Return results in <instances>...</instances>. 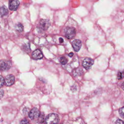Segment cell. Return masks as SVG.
I'll return each mask as SVG.
<instances>
[{
	"mask_svg": "<svg viewBox=\"0 0 124 124\" xmlns=\"http://www.w3.org/2000/svg\"><path fill=\"white\" fill-rule=\"evenodd\" d=\"M60 120L58 114L54 113L49 114L45 119L46 124H58Z\"/></svg>",
	"mask_w": 124,
	"mask_h": 124,
	"instance_id": "cell-1",
	"label": "cell"
},
{
	"mask_svg": "<svg viewBox=\"0 0 124 124\" xmlns=\"http://www.w3.org/2000/svg\"><path fill=\"white\" fill-rule=\"evenodd\" d=\"M64 33L65 37L69 39H71L73 38L76 34V30L73 27H66L64 30Z\"/></svg>",
	"mask_w": 124,
	"mask_h": 124,
	"instance_id": "cell-2",
	"label": "cell"
},
{
	"mask_svg": "<svg viewBox=\"0 0 124 124\" xmlns=\"http://www.w3.org/2000/svg\"><path fill=\"white\" fill-rule=\"evenodd\" d=\"M93 63L94 61L92 59L90 58H86L82 62V66L85 69L88 70L92 67Z\"/></svg>",
	"mask_w": 124,
	"mask_h": 124,
	"instance_id": "cell-3",
	"label": "cell"
},
{
	"mask_svg": "<svg viewBox=\"0 0 124 124\" xmlns=\"http://www.w3.org/2000/svg\"><path fill=\"white\" fill-rule=\"evenodd\" d=\"M11 63L10 61L1 60H0V70L5 71L10 68Z\"/></svg>",
	"mask_w": 124,
	"mask_h": 124,
	"instance_id": "cell-4",
	"label": "cell"
},
{
	"mask_svg": "<svg viewBox=\"0 0 124 124\" xmlns=\"http://www.w3.org/2000/svg\"><path fill=\"white\" fill-rule=\"evenodd\" d=\"M40 111L36 108H33L29 113V117L31 120L38 118L40 115Z\"/></svg>",
	"mask_w": 124,
	"mask_h": 124,
	"instance_id": "cell-5",
	"label": "cell"
},
{
	"mask_svg": "<svg viewBox=\"0 0 124 124\" xmlns=\"http://www.w3.org/2000/svg\"><path fill=\"white\" fill-rule=\"evenodd\" d=\"M19 5V1L18 0H9V8L11 11H16Z\"/></svg>",
	"mask_w": 124,
	"mask_h": 124,
	"instance_id": "cell-6",
	"label": "cell"
},
{
	"mask_svg": "<svg viewBox=\"0 0 124 124\" xmlns=\"http://www.w3.org/2000/svg\"><path fill=\"white\" fill-rule=\"evenodd\" d=\"M15 82V77L13 75H7L4 79V83L7 86L12 85Z\"/></svg>",
	"mask_w": 124,
	"mask_h": 124,
	"instance_id": "cell-7",
	"label": "cell"
},
{
	"mask_svg": "<svg viewBox=\"0 0 124 124\" xmlns=\"http://www.w3.org/2000/svg\"><path fill=\"white\" fill-rule=\"evenodd\" d=\"M50 22L46 19H41L39 22L40 27L43 30H47L50 26Z\"/></svg>",
	"mask_w": 124,
	"mask_h": 124,
	"instance_id": "cell-8",
	"label": "cell"
},
{
	"mask_svg": "<svg viewBox=\"0 0 124 124\" xmlns=\"http://www.w3.org/2000/svg\"><path fill=\"white\" fill-rule=\"evenodd\" d=\"M72 46L76 52H78L81 46V42L79 40H74L72 43Z\"/></svg>",
	"mask_w": 124,
	"mask_h": 124,
	"instance_id": "cell-9",
	"label": "cell"
},
{
	"mask_svg": "<svg viewBox=\"0 0 124 124\" xmlns=\"http://www.w3.org/2000/svg\"><path fill=\"white\" fill-rule=\"evenodd\" d=\"M32 57L35 60H38L43 58V55L39 49H36L32 53Z\"/></svg>",
	"mask_w": 124,
	"mask_h": 124,
	"instance_id": "cell-10",
	"label": "cell"
},
{
	"mask_svg": "<svg viewBox=\"0 0 124 124\" xmlns=\"http://www.w3.org/2000/svg\"><path fill=\"white\" fill-rule=\"evenodd\" d=\"M8 13V10L7 7L5 6H2L0 7V16H6Z\"/></svg>",
	"mask_w": 124,
	"mask_h": 124,
	"instance_id": "cell-11",
	"label": "cell"
},
{
	"mask_svg": "<svg viewBox=\"0 0 124 124\" xmlns=\"http://www.w3.org/2000/svg\"><path fill=\"white\" fill-rule=\"evenodd\" d=\"M16 29L17 31H18L19 32H21L23 30V26L21 24L18 23L16 25Z\"/></svg>",
	"mask_w": 124,
	"mask_h": 124,
	"instance_id": "cell-12",
	"label": "cell"
},
{
	"mask_svg": "<svg viewBox=\"0 0 124 124\" xmlns=\"http://www.w3.org/2000/svg\"><path fill=\"white\" fill-rule=\"evenodd\" d=\"M60 62L63 64V65H64L65 64L67 63V60L64 57H61L60 58Z\"/></svg>",
	"mask_w": 124,
	"mask_h": 124,
	"instance_id": "cell-13",
	"label": "cell"
},
{
	"mask_svg": "<svg viewBox=\"0 0 124 124\" xmlns=\"http://www.w3.org/2000/svg\"><path fill=\"white\" fill-rule=\"evenodd\" d=\"M124 107H122L121 108H120L119 110V113L120 115L122 117L124 118Z\"/></svg>",
	"mask_w": 124,
	"mask_h": 124,
	"instance_id": "cell-14",
	"label": "cell"
},
{
	"mask_svg": "<svg viewBox=\"0 0 124 124\" xmlns=\"http://www.w3.org/2000/svg\"><path fill=\"white\" fill-rule=\"evenodd\" d=\"M4 84V79L3 77L0 76V88H1Z\"/></svg>",
	"mask_w": 124,
	"mask_h": 124,
	"instance_id": "cell-15",
	"label": "cell"
},
{
	"mask_svg": "<svg viewBox=\"0 0 124 124\" xmlns=\"http://www.w3.org/2000/svg\"><path fill=\"white\" fill-rule=\"evenodd\" d=\"M118 79H121L123 78V74L121 72H119L118 74Z\"/></svg>",
	"mask_w": 124,
	"mask_h": 124,
	"instance_id": "cell-16",
	"label": "cell"
},
{
	"mask_svg": "<svg viewBox=\"0 0 124 124\" xmlns=\"http://www.w3.org/2000/svg\"><path fill=\"white\" fill-rule=\"evenodd\" d=\"M20 124H29V121L26 119H23L20 122Z\"/></svg>",
	"mask_w": 124,
	"mask_h": 124,
	"instance_id": "cell-17",
	"label": "cell"
},
{
	"mask_svg": "<svg viewBox=\"0 0 124 124\" xmlns=\"http://www.w3.org/2000/svg\"><path fill=\"white\" fill-rule=\"evenodd\" d=\"M115 124H124V122L122 120H121L120 119H117L116 121Z\"/></svg>",
	"mask_w": 124,
	"mask_h": 124,
	"instance_id": "cell-18",
	"label": "cell"
},
{
	"mask_svg": "<svg viewBox=\"0 0 124 124\" xmlns=\"http://www.w3.org/2000/svg\"><path fill=\"white\" fill-rule=\"evenodd\" d=\"M4 95V91L2 89H0V99H1Z\"/></svg>",
	"mask_w": 124,
	"mask_h": 124,
	"instance_id": "cell-19",
	"label": "cell"
},
{
	"mask_svg": "<svg viewBox=\"0 0 124 124\" xmlns=\"http://www.w3.org/2000/svg\"><path fill=\"white\" fill-rule=\"evenodd\" d=\"M59 41H60V43H63V39L62 38H60V39H59Z\"/></svg>",
	"mask_w": 124,
	"mask_h": 124,
	"instance_id": "cell-20",
	"label": "cell"
},
{
	"mask_svg": "<svg viewBox=\"0 0 124 124\" xmlns=\"http://www.w3.org/2000/svg\"><path fill=\"white\" fill-rule=\"evenodd\" d=\"M73 52H71V53H70L69 54V56H70V57H72L73 56Z\"/></svg>",
	"mask_w": 124,
	"mask_h": 124,
	"instance_id": "cell-21",
	"label": "cell"
}]
</instances>
